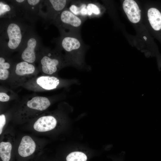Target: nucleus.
Wrapping results in <instances>:
<instances>
[{"mask_svg": "<svg viewBox=\"0 0 161 161\" xmlns=\"http://www.w3.org/2000/svg\"><path fill=\"white\" fill-rule=\"evenodd\" d=\"M58 26L66 30V35H80V31L83 20L76 16L69 10L65 9L55 18Z\"/></svg>", "mask_w": 161, "mask_h": 161, "instance_id": "nucleus-1", "label": "nucleus"}, {"mask_svg": "<svg viewBox=\"0 0 161 161\" xmlns=\"http://www.w3.org/2000/svg\"><path fill=\"white\" fill-rule=\"evenodd\" d=\"M61 47L74 60L81 57L85 50V46L79 35H65L61 39Z\"/></svg>", "mask_w": 161, "mask_h": 161, "instance_id": "nucleus-2", "label": "nucleus"}, {"mask_svg": "<svg viewBox=\"0 0 161 161\" xmlns=\"http://www.w3.org/2000/svg\"><path fill=\"white\" fill-rule=\"evenodd\" d=\"M49 99L45 97L36 96L27 101L22 107V112L25 115H33L47 109L50 106Z\"/></svg>", "mask_w": 161, "mask_h": 161, "instance_id": "nucleus-3", "label": "nucleus"}, {"mask_svg": "<svg viewBox=\"0 0 161 161\" xmlns=\"http://www.w3.org/2000/svg\"><path fill=\"white\" fill-rule=\"evenodd\" d=\"M40 62L42 72L48 75H52L57 72L62 65L61 59L55 55H44Z\"/></svg>", "mask_w": 161, "mask_h": 161, "instance_id": "nucleus-4", "label": "nucleus"}, {"mask_svg": "<svg viewBox=\"0 0 161 161\" xmlns=\"http://www.w3.org/2000/svg\"><path fill=\"white\" fill-rule=\"evenodd\" d=\"M7 32L9 38L8 47L12 49H16L19 46L22 38L19 27L15 23H10L8 26Z\"/></svg>", "mask_w": 161, "mask_h": 161, "instance_id": "nucleus-5", "label": "nucleus"}, {"mask_svg": "<svg viewBox=\"0 0 161 161\" xmlns=\"http://www.w3.org/2000/svg\"><path fill=\"white\" fill-rule=\"evenodd\" d=\"M34 84L35 87L37 86L42 90H49L56 89L60 83L59 79L56 77L49 75L40 76L36 78Z\"/></svg>", "mask_w": 161, "mask_h": 161, "instance_id": "nucleus-6", "label": "nucleus"}, {"mask_svg": "<svg viewBox=\"0 0 161 161\" xmlns=\"http://www.w3.org/2000/svg\"><path fill=\"white\" fill-rule=\"evenodd\" d=\"M123 9L131 22L136 23L140 19V10L136 2L133 0H125L123 5Z\"/></svg>", "mask_w": 161, "mask_h": 161, "instance_id": "nucleus-7", "label": "nucleus"}, {"mask_svg": "<svg viewBox=\"0 0 161 161\" xmlns=\"http://www.w3.org/2000/svg\"><path fill=\"white\" fill-rule=\"evenodd\" d=\"M57 120L52 115H45L38 118L33 125L34 129L36 131L44 132L50 131L56 126Z\"/></svg>", "mask_w": 161, "mask_h": 161, "instance_id": "nucleus-8", "label": "nucleus"}, {"mask_svg": "<svg viewBox=\"0 0 161 161\" xmlns=\"http://www.w3.org/2000/svg\"><path fill=\"white\" fill-rule=\"evenodd\" d=\"M36 145L32 138L29 136H25L22 138L18 148L20 156L26 157L32 154L35 151Z\"/></svg>", "mask_w": 161, "mask_h": 161, "instance_id": "nucleus-9", "label": "nucleus"}, {"mask_svg": "<svg viewBox=\"0 0 161 161\" xmlns=\"http://www.w3.org/2000/svg\"><path fill=\"white\" fill-rule=\"evenodd\" d=\"M27 44V47L22 53L21 57L24 61L32 63L36 59L35 49L37 45L36 40L34 38H31L28 41Z\"/></svg>", "mask_w": 161, "mask_h": 161, "instance_id": "nucleus-10", "label": "nucleus"}, {"mask_svg": "<svg viewBox=\"0 0 161 161\" xmlns=\"http://www.w3.org/2000/svg\"><path fill=\"white\" fill-rule=\"evenodd\" d=\"M35 69L33 64L24 61L16 64L14 73L16 77L23 78L32 75L34 73Z\"/></svg>", "mask_w": 161, "mask_h": 161, "instance_id": "nucleus-11", "label": "nucleus"}, {"mask_svg": "<svg viewBox=\"0 0 161 161\" xmlns=\"http://www.w3.org/2000/svg\"><path fill=\"white\" fill-rule=\"evenodd\" d=\"M148 16L150 24L155 30L161 29V13L156 8H150L148 12Z\"/></svg>", "mask_w": 161, "mask_h": 161, "instance_id": "nucleus-12", "label": "nucleus"}, {"mask_svg": "<svg viewBox=\"0 0 161 161\" xmlns=\"http://www.w3.org/2000/svg\"><path fill=\"white\" fill-rule=\"evenodd\" d=\"M55 18L61 12L66 9L67 5L71 2L66 0H50L49 1Z\"/></svg>", "mask_w": 161, "mask_h": 161, "instance_id": "nucleus-13", "label": "nucleus"}, {"mask_svg": "<svg viewBox=\"0 0 161 161\" xmlns=\"http://www.w3.org/2000/svg\"><path fill=\"white\" fill-rule=\"evenodd\" d=\"M12 145L9 142L0 143V157L3 161H9L10 159Z\"/></svg>", "mask_w": 161, "mask_h": 161, "instance_id": "nucleus-14", "label": "nucleus"}, {"mask_svg": "<svg viewBox=\"0 0 161 161\" xmlns=\"http://www.w3.org/2000/svg\"><path fill=\"white\" fill-rule=\"evenodd\" d=\"M10 67L9 63L6 62L4 58H0V80H5L8 78L10 76L9 69Z\"/></svg>", "mask_w": 161, "mask_h": 161, "instance_id": "nucleus-15", "label": "nucleus"}, {"mask_svg": "<svg viewBox=\"0 0 161 161\" xmlns=\"http://www.w3.org/2000/svg\"><path fill=\"white\" fill-rule=\"evenodd\" d=\"M86 8L88 17L90 18L97 17L101 13L100 8L97 3L92 2L87 3Z\"/></svg>", "mask_w": 161, "mask_h": 161, "instance_id": "nucleus-16", "label": "nucleus"}, {"mask_svg": "<svg viewBox=\"0 0 161 161\" xmlns=\"http://www.w3.org/2000/svg\"><path fill=\"white\" fill-rule=\"evenodd\" d=\"M0 14L1 16L4 13L10 11L11 10L10 7L7 4H4L1 1L0 4Z\"/></svg>", "mask_w": 161, "mask_h": 161, "instance_id": "nucleus-17", "label": "nucleus"}, {"mask_svg": "<svg viewBox=\"0 0 161 161\" xmlns=\"http://www.w3.org/2000/svg\"><path fill=\"white\" fill-rule=\"evenodd\" d=\"M6 123V119L5 115L1 114L0 115V134L2 133L3 128Z\"/></svg>", "mask_w": 161, "mask_h": 161, "instance_id": "nucleus-18", "label": "nucleus"}, {"mask_svg": "<svg viewBox=\"0 0 161 161\" xmlns=\"http://www.w3.org/2000/svg\"><path fill=\"white\" fill-rule=\"evenodd\" d=\"M10 99V96L6 93L4 92H0V101L1 102H7Z\"/></svg>", "mask_w": 161, "mask_h": 161, "instance_id": "nucleus-19", "label": "nucleus"}, {"mask_svg": "<svg viewBox=\"0 0 161 161\" xmlns=\"http://www.w3.org/2000/svg\"><path fill=\"white\" fill-rule=\"evenodd\" d=\"M27 1L30 5L34 6L38 4L40 1L39 0H28Z\"/></svg>", "mask_w": 161, "mask_h": 161, "instance_id": "nucleus-20", "label": "nucleus"}, {"mask_svg": "<svg viewBox=\"0 0 161 161\" xmlns=\"http://www.w3.org/2000/svg\"><path fill=\"white\" fill-rule=\"evenodd\" d=\"M16 1L19 3H22L25 1L24 0H16Z\"/></svg>", "mask_w": 161, "mask_h": 161, "instance_id": "nucleus-21", "label": "nucleus"}, {"mask_svg": "<svg viewBox=\"0 0 161 161\" xmlns=\"http://www.w3.org/2000/svg\"><path fill=\"white\" fill-rule=\"evenodd\" d=\"M115 161H124L123 160V158H121L120 159H119L117 160H116Z\"/></svg>", "mask_w": 161, "mask_h": 161, "instance_id": "nucleus-22", "label": "nucleus"}]
</instances>
